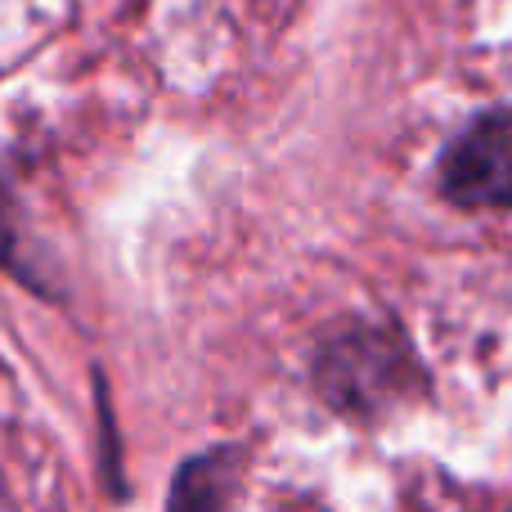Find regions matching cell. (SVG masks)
Instances as JSON below:
<instances>
[{"mask_svg":"<svg viewBox=\"0 0 512 512\" xmlns=\"http://www.w3.org/2000/svg\"><path fill=\"white\" fill-rule=\"evenodd\" d=\"M441 189L459 207H512V113H486L445 149Z\"/></svg>","mask_w":512,"mask_h":512,"instance_id":"obj_1","label":"cell"},{"mask_svg":"<svg viewBox=\"0 0 512 512\" xmlns=\"http://www.w3.org/2000/svg\"><path fill=\"white\" fill-rule=\"evenodd\" d=\"M225 495H230V454H203L176 477L171 512H225Z\"/></svg>","mask_w":512,"mask_h":512,"instance_id":"obj_2","label":"cell"}]
</instances>
